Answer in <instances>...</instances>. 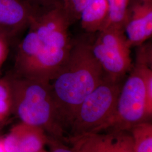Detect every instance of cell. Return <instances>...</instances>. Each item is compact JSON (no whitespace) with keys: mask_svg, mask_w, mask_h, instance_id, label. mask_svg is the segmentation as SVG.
Instances as JSON below:
<instances>
[{"mask_svg":"<svg viewBox=\"0 0 152 152\" xmlns=\"http://www.w3.org/2000/svg\"><path fill=\"white\" fill-rule=\"evenodd\" d=\"M71 24L63 5L33 16L18 46L15 75L50 81L70 54Z\"/></svg>","mask_w":152,"mask_h":152,"instance_id":"cell-1","label":"cell"},{"mask_svg":"<svg viewBox=\"0 0 152 152\" xmlns=\"http://www.w3.org/2000/svg\"><path fill=\"white\" fill-rule=\"evenodd\" d=\"M104 78L103 70L92 54L90 43L73 42L68 59L49 81L58 118L65 131L70 128L83 100Z\"/></svg>","mask_w":152,"mask_h":152,"instance_id":"cell-2","label":"cell"},{"mask_svg":"<svg viewBox=\"0 0 152 152\" xmlns=\"http://www.w3.org/2000/svg\"><path fill=\"white\" fill-rule=\"evenodd\" d=\"M10 76L12 90V112L18 118L38 127L55 139L64 141L65 131L58 118L49 82L15 75Z\"/></svg>","mask_w":152,"mask_h":152,"instance_id":"cell-3","label":"cell"},{"mask_svg":"<svg viewBox=\"0 0 152 152\" xmlns=\"http://www.w3.org/2000/svg\"><path fill=\"white\" fill-rule=\"evenodd\" d=\"M122 85L104 77L83 100L70 126V135L105 130L115 112Z\"/></svg>","mask_w":152,"mask_h":152,"instance_id":"cell-4","label":"cell"},{"mask_svg":"<svg viewBox=\"0 0 152 152\" xmlns=\"http://www.w3.org/2000/svg\"><path fill=\"white\" fill-rule=\"evenodd\" d=\"M120 91L114 115L105 130L117 129L130 131L148 117L147 97L141 66L136 63Z\"/></svg>","mask_w":152,"mask_h":152,"instance_id":"cell-5","label":"cell"},{"mask_svg":"<svg viewBox=\"0 0 152 152\" xmlns=\"http://www.w3.org/2000/svg\"><path fill=\"white\" fill-rule=\"evenodd\" d=\"M124 29L108 27L99 32L93 44L92 54L103 70L104 77L113 82L121 79L132 68L130 44Z\"/></svg>","mask_w":152,"mask_h":152,"instance_id":"cell-6","label":"cell"},{"mask_svg":"<svg viewBox=\"0 0 152 152\" xmlns=\"http://www.w3.org/2000/svg\"><path fill=\"white\" fill-rule=\"evenodd\" d=\"M106 130L69 136L64 142L74 152H135L130 131Z\"/></svg>","mask_w":152,"mask_h":152,"instance_id":"cell-7","label":"cell"},{"mask_svg":"<svg viewBox=\"0 0 152 152\" xmlns=\"http://www.w3.org/2000/svg\"><path fill=\"white\" fill-rule=\"evenodd\" d=\"M49 136L42 129L20 122L2 137L6 152H37L48 144Z\"/></svg>","mask_w":152,"mask_h":152,"instance_id":"cell-8","label":"cell"},{"mask_svg":"<svg viewBox=\"0 0 152 152\" xmlns=\"http://www.w3.org/2000/svg\"><path fill=\"white\" fill-rule=\"evenodd\" d=\"M124 31L131 46H140L152 37V0H141L129 9Z\"/></svg>","mask_w":152,"mask_h":152,"instance_id":"cell-9","label":"cell"},{"mask_svg":"<svg viewBox=\"0 0 152 152\" xmlns=\"http://www.w3.org/2000/svg\"><path fill=\"white\" fill-rule=\"evenodd\" d=\"M38 12L23 0H0V28L9 34L28 25Z\"/></svg>","mask_w":152,"mask_h":152,"instance_id":"cell-10","label":"cell"},{"mask_svg":"<svg viewBox=\"0 0 152 152\" xmlns=\"http://www.w3.org/2000/svg\"><path fill=\"white\" fill-rule=\"evenodd\" d=\"M108 16L107 1L92 0L82 12L80 20L87 32H99L107 27Z\"/></svg>","mask_w":152,"mask_h":152,"instance_id":"cell-11","label":"cell"},{"mask_svg":"<svg viewBox=\"0 0 152 152\" xmlns=\"http://www.w3.org/2000/svg\"><path fill=\"white\" fill-rule=\"evenodd\" d=\"M135 152H152V125L142 122L130 130Z\"/></svg>","mask_w":152,"mask_h":152,"instance_id":"cell-12","label":"cell"},{"mask_svg":"<svg viewBox=\"0 0 152 152\" xmlns=\"http://www.w3.org/2000/svg\"><path fill=\"white\" fill-rule=\"evenodd\" d=\"M107 1L109 7L108 20L107 27H113L124 29L129 16V0Z\"/></svg>","mask_w":152,"mask_h":152,"instance_id":"cell-13","label":"cell"},{"mask_svg":"<svg viewBox=\"0 0 152 152\" xmlns=\"http://www.w3.org/2000/svg\"><path fill=\"white\" fill-rule=\"evenodd\" d=\"M91 1L64 0V9L71 24L80 20L82 12Z\"/></svg>","mask_w":152,"mask_h":152,"instance_id":"cell-14","label":"cell"},{"mask_svg":"<svg viewBox=\"0 0 152 152\" xmlns=\"http://www.w3.org/2000/svg\"><path fill=\"white\" fill-rule=\"evenodd\" d=\"M37 12L63 5L64 0H23Z\"/></svg>","mask_w":152,"mask_h":152,"instance_id":"cell-15","label":"cell"},{"mask_svg":"<svg viewBox=\"0 0 152 152\" xmlns=\"http://www.w3.org/2000/svg\"><path fill=\"white\" fill-rule=\"evenodd\" d=\"M0 102H12V90L10 76L0 78Z\"/></svg>","mask_w":152,"mask_h":152,"instance_id":"cell-16","label":"cell"},{"mask_svg":"<svg viewBox=\"0 0 152 152\" xmlns=\"http://www.w3.org/2000/svg\"><path fill=\"white\" fill-rule=\"evenodd\" d=\"M9 34L0 28V68L5 62L9 53Z\"/></svg>","mask_w":152,"mask_h":152,"instance_id":"cell-17","label":"cell"},{"mask_svg":"<svg viewBox=\"0 0 152 152\" xmlns=\"http://www.w3.org/2000/svg\"><path fill=\"white\" fill-rule=\"evenodd\" d=\"M48 144L50 147V152H74L63 141L50 136Z\"/></svg>","mask_w":152,"mask_h":152,"instance_id":"cell-18","label":"cell"},{"mask_svg":"<svg viewBox=\"0 0 152 152\" xmlns=\"http://www.w3.org/2000/svg\"><path fill=\"white\" fill-rule=\"evenodd\" d=\"M0 152H6L2 142V137L0 136Z\"/></svg>","mask_w":152,"mask_h":152,"instance_id":"cell-19","label":"cell"},{"mask_svg":"<svg viewBox=\"0 0 152 152\" xmlns=\"http://www.w3.org/2000/svg\"><path fill=\"white\" fill-rule=\"evenodd\" d=\"M37 152H47V151H45L44 149H42V150H41V151H38Z\"/></svg>","mask_w":152,"mask_h":152,"instance_id":"cell-20","label":"cell"},{"mask_svg":"<svg viewBox=\"0 0 152 152\" xmlns=\"http://www.w3.org/2000/svg\"><path fill=\"white\" fill-rule=\"evenodd\" d=\"M3 122H1V123H0V131L1 130V129H2V125H3V124H2Z\"/></svg>","mask_w":152,"mask_h":152,"instance_id":"cell-21","label":"cell"},{"mask_svg":"<svg viewBox=\"0 0 152 152\" xmlns=\"http://www.w3.org/2000/svg\"><path fill=\"white\" fill-rule=\"evenodd\" d=\"M144 1H149V0H144Z\"/></svg>","mask_w":152,"mask_h":152,"instance_id":"cell-22","label":"cell"},{"mask_svg":"<svg viewBox=\"0 0 152 152\" xmlns=\"http://www.w3.org/2000/svg\"><path fill=\"white\" fill-rule=\"evenodd\" d=\"M0 123H1V122H0Z\"/></svg>","mask_w":152,"mask_h":152,"instance_id":"cell-23","label":"cell"}]
</instances>
